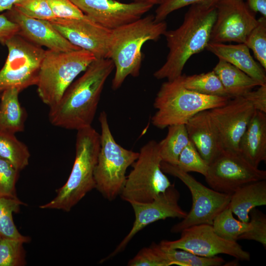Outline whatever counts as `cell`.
Masks as SVG:
<instances>
[{"instance_id":"6da1fadb","label":"cell","mask_w":266,"mask_h":266,"mask_svg":"<svg viewBox=\"0 0 266 266\" xmlns=\"http://www.w3.org/2000/svg\"><path fill=\"white\" fill-rule=\"evenodd\" d=\"M114 65L109 58L96 59L66 89L59 102L49 108L54 126L78 130L91 126L104 84Z\"/></svg>"},{"instance_id":"7a4b0ae2","label":"cell","mask_w":266,"mask_h":266,"mask_svg":"<svg viewBox=\"0 0 266 266\" xmlns=\"http://www.w3.org/2000/svg\"><path fill=\"white\" fill-rule=\"evenodd\" d=\"M215 4L191 5L182 24L164 35L169 51L165 63L153 74L157 79L173 80L182 75L192 56L206 49L216 17Z\"/></svg>"},{"instance_id":"3957f363","label":"cell","mask_w":266,"mask_h":266,"mask_svg":"<svg viewBox=\"0 0 266 266\" xmlns=\"http://www.w3.org/2000/svg\"><path fill=\"white\" fill-rule=\"evenodd\" d=\"M166 29L165 21L156 22L154 15L150 14L112 30L109 58L115 69L113 90L119 89L129 75L138 76L143 44L149 40H158Z\"/></svg>"},{"instance_id":"277c9868","label":"cell","mask_w":266,"mask_h":266,"mask_svg":"<svg viewBox=\"0 0 266 266\" xmlns=\"http://www.w3.org/2000/svg\"><path fill=\"white\" fill-rule=\"evenodd\" d=\"M77 131L75 157L68 179L56 190L52 200L39 206L41 209L68 212L95 188L94 171L100 149V134L92 126Z\"/></svg>"},{"instance_id":"5b68a950","label":"cell","mask_w":266,"mask_h":266,"mask_svg":"<svg viewBox=\"0 0 266 266\" xmlns=\"http://www.w3.org/2000/svg\"><path fill=\"white\" fill-rule=\"evenodd\" d=\"M231 98L200 94L183 85L182 75L164 82L153 103L157 111L151 118L153 126L164 129L184 124L198 112L225 105Z\"/></svg>"},{"instance_id":"8992f818","label":"cell","mask_w":266,"mask_h":266,"mask_svg":"<svg viewBox=\"0 0 266 266\" xmlns=\"http://www.w3.org/2000/svg\"><path fill=\"white\" fill-rule=\"evenodd\" d=\"M90 52L46 50L36 86L39 97L50 107L57 104L75 78L96 59Z\"/></svg>"},{"instance_id":"52a82bcc","label":"cell","mask_w":266,"mask_h":266,"mask_svg":"<svg viewBox=\"0 0 266 266\" xmlns=\"http://www.w3.org/2000/svg\"><path fill=\"white\" fill-rule=\"evenodd\" d=\"M99 120L101 128L100 146L94 171L95 189L111 201L120 195L127 170L137 159L139 152L125 149L116 142L104 111L100 112Z\"/></svg>"},{"instance_id":"ba28073f","label":"cell","mask_w":266,"mask_h":266,"mask_svg":"<svg viewBox=\"0 0 266 266\" xmlns=\"http://www.w3.org/2000/svg\"><path fill=\"white\" fill-rule=\"evenodd\" d=\"M162 161L158 142L152 140L144 144L126 177L121 198L129 203L147 202L165 192L171 184L161 169Z\"/></svg>"},{"instance_id":"9c48e42d","label":"cell","mask_w":266,"mask_h":266,"mask_svg":"<svg viewBox=\"0 0 266 266\" xmlns=\"http://www.w3.org/2000/svg\"><path fill=\"white\" fill-rule=\"evenodd\" d=\"M5 45L8 55L0 69V94L10 88L21 92L36 85L46 50L19 34L8 39Z\"/></svg>"},{"instance_id":"30bf717a","label":"cell","mask_w":266,"mask_h":266,"mask_svg":"<svg viewBox=\"0 0 266 266\" xmlns=\"http://www.w3.org/2000/svg\"><path fill=\"white\" fill-rule=\"evenodd\" d=\"M162 171L179 179L189 189L192 197L190 211L183 220L171 228L172 233H179L190 227L207 224L212 225L215 217L228 206L231 195L209 188L198 181L177 166L162 161Z\"/></svg>"},{"instance_id":"8fae6325","label":"cell","mask_w":266,"mask_h":266,"mask_svg":"<svg viewBox=\"0 0 266 266\" xmlns=\"http://www.w3.org/2000/svg\"><path fill=\"white\" fill-rule=\"evenodd\" d=\"M206 181L211 189L232 195L239 187L266 179V171L255 167L239 152L223 149L210 164Z\"/></svg>"},{"instance_id":"7c38bea8","label":"cell","mask_w":266,"mask_h":266,"mask_svg":"<svg viewBox=\"0 0 266 266\" xmlns=\"http://www.w3.org/2000/svg\"><path fill=\"white\" fill-rule=\"evenodd\" d=\"M180 237L175 240H164L162 246L185 250L203 257L227 254L236 260L248 261L250 253L243 249L236 241L226 240L218 235L212 225L201 224L182 230Z\"/></svg>"},{"instance_id":"4fadbf2b","label":"cell","mask_w":266,"mask_h":266,"mask_svg":"<svg viewBox=\"0 0 266 266\" xmlns=\"http://www.w3.org/2000/svg\"><path fill=\"white\" fill-rule=\"evenodd\" d=\"M215 6L217 13L210 42L245 43L258 23L246 3L243 0H218Z\"/></svg>"},{"instance_id":"5bb4252c","label":"cell","mask_w":266,"mask_h":266,"mask_svg":"<svg viewBox=\"0 0 266 266\" xmlns=\"http://www.w3.org/2000/svg\"><path fill=\"white\" fill-rule=\"evenodd\" d=\"M179 198V192L173 184L150 202H131L135 215L133 227L115 250L102 261L123 251L134 236L150 224L167 218H184L187 213L180 206Z\"/></svg>"},{"instance_id":"9a60e30c","label":"cell","mask_w":266,"mask_h":266,"mask_svg":"<svg viewBox=\"0 0 266 266\" xmlns=\"http://www.w3.org/2000/svg\"><path fill=\"white\" fill-rule=\"evenodd\" d=\"M49 22L72 44L90 52L96 59L109 58L112 30L86 15L80 19L56 18Z\"/></svg>"},{"instance_id":"2e32d148","label":"cell","mask_w":266,"mask_h":266,"mask_svg":"<svg viewBox=\"0 0 266 266\" xmlns=\"http://www.w3.org/2000/svg\"><path fill=\"white\" fill-rule=\"evenodd\" d=\"M255 109L242 96L231 98L224 105L209 110L224 149L238 152V143Z\"/></svg>"},{"instance_id":"e0dca14e","label":"cell","mask_w":266,"mask_h":266,"mask_svg":"<svg viewBox=\"0 0 266 266\" xmlns=\"http://www.w3.org/2000/svg\"><path fill=\"white\" fill-rule=\"evenodd\" d=\"M93 21L112 30L134 22L154 5L144 2L122 3L117 0H70Z\"/></svg>"},{"instance_id":"ac0fdd59","label":"cell","mask_w":266,"mask_h":266,"mask_svg":"<svg viewBox=\"0 0 266 266\" xmlns=\"http://www.w3.org/2000/svg\"><path fill=\"white\" fill-rule=\"evenodd\" d=\"M4 13L10 20L18 25V34L36 45L55 51L69 52L81 49L65 38L48 21L28 17L14 7Z\"/></svg>"},{"instance_id":"d6986e66","label":"cell","mask_w":266,"mask_h":266,"mask_svg":"<svg viewBox=\"0 0 266 266\" xmlns=\"http://www.w3.org/2000/svg\"><path fill=\"white\" fill-rule=\"evenodd\" d=\"M189 140L210 164L224 149L218 132L209 113L200 111L185 124Z\"/></svg>"},{"instance_id":"ffe728a7","label":"cell","mask_w":266,"mask_h":266,"mask_svg":"<svg viewBox=\"0 0 266 266\" xmlns=\"http://www.w3.org/2000/svg\"><path fill=\"white\" fill-rule=\"evenodd\" d=\"M238 152L256 167L266 161V113L255 110L240 139Z\"/></svg>"},{"instance_id":"44dd1931","label":"cell","mask_w":266,"mask_h":266,"mask_svg":"<svg viewBox=\"0 0 266 266\" xmlns=\"http://www.w3.org/2000/svg\"><path fill=\"white\" fill-rule=\"evenodd\" d=\"M206 49L216 55L219 59L237 67L261 85L266 84L265 70L254 60L250 53V49L245 44H226L209 42Z\"/></svg>"},{"instance_id":"7402d4cb","label":"cell","mask_w":266,"mask_h":266,"mask_svg":"<svg viewBox=\"0 0 266 266\" xmlns=\"http://www.w3.org/2000/svg\"><path fill=\"white\" fill-rule=\"evenodd\" d=\"M266 205V181L262 180L246 184L232 195L228 207L238 220L248 222L249 213L256 207Z\"/></svg>"},{"instance_id":"603a6c76","label":"cell","mask_w":266,"mask_h":266,"mask_svg":"<svg viewBox=\"0 0 266 266\" xmlns=\"http://www.w3.org/2000/svg\"><path fill=\"white\" fill-rule=\"evenodd\" d=\"M20 92L10 88L1 94L0 101V131L15 134L24 130L27 118L26 110L19 100Z\"/></svg>"},{"instance_id":"cb8c5ba5","label":"cell","mask_w":266,"mask_h":266,"mask_svg":"<svg viewBox=\"0 0 266 266\" xmlns=\"http://www.w3.org/2000/svg\"><path fill=\"white\" fill-rule=\"evenodd\" d=\"M213 70L230 98L242 96L254 87L261 85L237 67L221 59H219Z\"/></svg>"},{"instance_id":"d4e9b609","label":"cell","mask_w":266,"mask_h":266,"mask_svg":"<svg viewBox=\"0 0 266 266\" xmlns=\"http://www.w3.org/2000/svg\"><path fill=\"white\" fill-rule=\"evenodd\" d=\"M189 141L185 125L168 126L166 136L158 142L162 161L176 166L181 152Z\"/></svg>"},{"instance_id":"484cf974","label":"cell","mask_w":266,"mask_h":266,"mask_svg":"<svg viewBox=\"0 0 266 266\" xmlns=\"http://www.w3.org/2000/svg\"><path fill=\"white\" fill-rule=\"evenodd\" d=\"M30 157L27 145L17 138L15 134L0 131V157L21 171L28 166Z\"/></svg>"},{"instance_id":"4316f807","label":"cell","mask_w":266,"mask_h":266,"mask_svg":"<svg viewBox=\"0 0 266 266\" xmlns=\"http://www.w3.org/2000/svg\"><path fill=\"white\" fill-rule=\"evenodd\" d=\"M25 203L17 197H0V235L1 237L17 239L27 243L29 236L21 234L13 221V214L19 212Z\"/></svg>"},{"instance_id":"83f0119b","label":"cell","mask_w":266,"mask_h":266,"mask_svg":"<svg viewBox=\"0 0 266 266\" xmlns=\"http://www.w3.org/2000/svg\"><path fill=\"white\" fill-rule=\"evenodd\" d=\"M182 81L185 88L196 93L206 96L230 98L213 70L206 73L190 76L182 75Z\"/></svg>"},{"instance_id":"f1b7e54d","label":"cell","mask_w":266,"mask_h":266,"mask_svg":"<svg viewBox=\"0 0 266 266\" xmlns=\"http://www.w3.org/2000/svg\"><path fill=\"white\" fill-rule=\"evenodd\" d=\"M231 210L226 207L214 218L212 225L220 237L230 241H237L238 237L250 230L251 224L235 219Z\"/></svg>"},{"instance_id":"f546056e","label":"cell","mask_w":266,"mask_h":266,"mask_svg":"<svg viewBox=\"0 0 266 266\" xmlns=\"http://www.w3.org/2000/svg\"><path fill=\"white\" fill-rule=\"evenodd\" d=\"M165 258L170 266H219L225 263L220 257H203L188 251L177 249L166 248L159 243Z\"/></svg>"},{"instance_id":"4dcf8cb0","label":"cell","mask_w":266,"mask_h":266,"mask_svg":"<svg viewBox=\"0 0 266 266\" xmlns=\"http://www.w3.org/2000/svg\"><path fill=\"white\" fill-rule=\"evenodd\" d=\"M24 242L1 237L0 240V266H23L26 265Z\"/></svg>"},{"instance_id":"1f68e13d","label":"cell","mask_w":266,"mask_h":266,"mask_svg":"<svg viewBox=\"0 0 266 266\" xmlns=\"http://www.w3.org/2000/svg\"><path fill=\"white\" fill-rule=\"evenodd\" d=\"M253 52L261 66L266 69V17L258 19L256 27L248 35L245 43Z\"/></svg>"},{"instance_id":"d6a6232c","label":"cell","mask_w":266,"mask_h":266,"mask_svg":"<svg viewBox=\"0 0 266 266\" xmlns=\"http://www.w3.org/2000/svg\"><path fill=\"white\" fill-rule=\"evenodd\" d=\"M176 166L184 172L194 171L204 176L206 175L209 167L208 164L201 157L190 140L181 152Z\"/></svg>"},{"instance_id":"836d02e7","label":"cell","mask_w":266,"mask_h":266,"mask_svg":"<svg viewBox=\"0 0 266 266\" xmlns=\"http://www.w3.org/2000/svg\"><path fill=\"white\" fill-rule=\"evenodd\" d=\"M13 7L32 18L49 21L56 18L47 0H20Z\"/></svg>"},{"instance_id":"e575fe53","label":"cell","mask_w":266,"mask_h":266,"mask_svg":"<svg viewBox=\"0 0 266 266\" xmlns=\"http://www.w3.org/2000/svg\"><path fill=\"white\" fill-rule=\"evenodd\" d=\"M129 266H169L164 258L158 244L153 243L150 247L141 249L130 260Z\"/></svg>"},{"instance_id":"d590c367","label":"cell","mask_w":266,"mask_h":266,"mask_svg":"<svg viewBox=\"0 0 266 266\" xmlns=\"http://www.w3.org/2000/svg\"><path fill=\"white\" fill-rule=\"evenodd\" d=\"M249 222L251 224L250 230L238 238V239L254 240L260 243L266 248V216L261 211L255 208L249 213Z\"/></svg>"},{"instance_id":"8d00e7d4","label":"cell","mask_w":266,"mask_h":266,"mask_svg":"<svg viewBox=\"0 0 266 266\" xmlns=\"http://www.w3.org/2000/svg\"><path fill=\"white\" fill-rule=\"evenodd\" d=\"M19 171L10 162L0 157V197H17L15 186Z\"/></svg>"},{"instance_id":"74e56055","label":"cell","mask_w":266,"mask_h":266,"mask_svg":"<svg viewBox=\"0 0 266 266\" xmlns=\"http://www.w3.org/2000/svg\"><path fill=\"white\" fill-rule=\"evenodd\" d=\"M218 0H164L159 4L154 15L156 22L165 21L171 12L187 5L195 4H215Z\"/></svg>"},{"instance_id":"f35d334b","label":"cell","mask_w":266,"mask_h":266,"mask_svg":"<svg viewBox=\"0 0 266 266\" xmlns=\"http://www.w3.org/2000/svg\"><path fill=\"white\" fill-rule=\"evenodd\" d=\"M56 18L77 19L83 18L85 14L70 0H47Z\"/></svg>"},{"instance_id":"ab89813d","label":"cell","mask_w":266,"mask_h":266,"mask_svg":"<svg viewBox=\"0 0 266 266\" xmlns=\"http://www.w3.org/2000/svg\"><path fill=\"white\" fill-rule=\"evenodd\" d=\"M256 110L266 113V84L259 86L255 91H250L242 96Z\"/></svg>"},{"instance_id":"60d3db41","label":"cell","mask_w":266,"mask_h":266,"mask_svg":"<svg viewBox=\"0 0 266 266\" xmlns=\"http://www.w3.org/2000/svg\"><path fill=\"white\" fill-rule=\"evenodd\" d=\"M19 27L17 24L10 20L5 13L0 14V43L5 45L6 41L14 35L18 34Z\"/></svg>"},{"instance_id":"b9f144b4","label":"cell","mask_w":266,"mask_h":266,"mask_svg":"<svg viewBox=\"0 0 266 266\" xmlns=\"http://www.w3.org/2000/svg\"><path fill=\"white\" fill-rule=\"evenodd\" d=\"M246 4L253 13L259 12L266 17V0H247Z\"/></svg>"},{"instance_id":"7bdbcfd3","label":"cell","mask_w":266,"mask_h":266,"mask_svg":"<svg viewBox=\"0 0 266 266\" xmlns=\"http://www.w3.org/2000/svg\"><path fill=\"white\" fill-rule=\"evenodd\" d=\"M20 0H0V13L12 8Z\"/></svg>"},{"instance_id":"ee69618b","label":"cell","mask_w":266,"mask_h":266,"mask_svg":"<svg viewBox=\"0 0 266 266\" xmlns=\"http://www.w3.org/2000/svg\"><path fill=\"white\" fill-rule=\"evenodd\" d=\"M134 1L137 2H144L151 3L153 5L155 4H160L164 0H133Z\"/></svg>"},{"instance_id":"f6af8a7d","label":"cell","mask_w":266,"mask_h":266,"mask_svg":"<svg viewBox=\"0 0 266 266\" xmlns=\"http://www.w3.org/2000/svg\"><path fill=\"white\" fill-rule=\"evenodd\" d=\"M1 238V235H0V240Z\"/></svg>"}]
</instances>
